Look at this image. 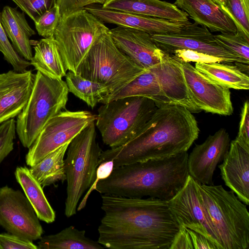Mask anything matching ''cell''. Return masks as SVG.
<instances>
[{
	"label": "cell",
	"instance_id": "28",
	"mask_svg": "<svg viewBox=\"0 0 249 249\" xmlns=\"http://www.w3.org/2000/svg\"><path fill=\"white\" fill-rule=\"evenodd\" d=\"M70 143L55 149L29 168L31 174L43 188L66 180L64 156Z\"/></svg>",
	"mask_w": 249,
	"mask_h": 249
},
{
	"label": "cell",
	"instance_id": "24",
	"mask_svg": "<svg viewBox=\"0 0 249 249\" xmlns=\"http://www.w3.org/2000/svg\"><path fill=\"white\" fill-rule=\"evenodd\" d=\"M34 55L30 64L35 69L53 79L61 80L66 76L67 69L64 65L54 38H43L33 41Z\"/></svg>",
	"mask_w": 249,
	"mask_h": 249
},
{
	"label": "cell",
	"instance_id": "23",
	"mask_svg": "<svg viewBox=\"0 0 249 249\" xmlns=\"http://www.w3.org/2000/svg\"><path fill=\"white\" fill-rule=\"evenodd\" d=\"M0 20L5 34L15 50L30 61L33 56L30 38L36 33L29 25L24 13L7 5L0 13Z\"/></svg>",
	"mask_w": 249,
	"mask_h": 249
},
{
	"label": "cell",
	"instance_id": "21",
	"mask_svg": "<svg viewBox=\"0 0 249 249\" xmlns=\"http://www.w3.org/2000/svg\"><path fill=\"white\" fill-rule=\"evenodd\" d=\"M197 24L210 31L235 33L232 19L212 0H176L174 3Z\"/></svg>",
	"mask_w": 249,
	"mask_h": 249
},
{
	"label": "cell",
	"instance_id": "13",
	"mask_svg": "<svg viewBox=\"0 0 249 249\" xmlns=\"http://www.w3.org/2000/svg\"><path fill=\"white\" fill-rule=\"evenodd\" d=\"M157 47L171 53L177 49H188L224 58L230 63H249L220 45L205 27L189 22L178 33L151 35Z\"/></svg>",
	"mask_w": 249,
	"mask_h": 249
},
{
	"label": "cell",
	"instance_id": "31",
	"mask_svg": "<svg viewBox=\"0 0 249 249\" xmlns=\"http://www.w3.org/2000/svg\"><path fill=\"white\" fill-rule=\"evenodd\" d=\"M170 249H218L209 239L184 227L180 229Z\"/></svg>",
	"mask_w": 249,
	"mask_h": 249
},
{
	"label": "cell",
	"instance_id": "17",
	"mask_svg": "<svg viewBox=\"0 0 249 249\" xmlns=\"http://www.w3.org/2000/svg\"><path fill=\"white\" fill-rule=\"evenodd\" d=\"M109 32L116 46L134 63L146 70L160 63L163 53L144 31L131 28L117 26Z\"/></svg>",
	"mask_w": 249,
	"mask_h": 249
},
{
	"label": "cell",
	"instance_id": "40",
	"mask_svg": "<svg viewBox=\"0 0 249 249\" xmlns=\"http://www.w3.org/2000/svg\"><path fill=\"white\" fill-rule=\"evenodd\" d=\"M236 138L249 145V102L246 100L241 113L239 131Z\"/></svg>",
	"mask_w": 249,
	"mask_h": 249
},
{
	"label": "cell",
	"instance_id": "37",
	"mask_svg": "<svg viewBox=\"0 0 249 249\" xmlns=\"http://www.w3.org/2000/svg\"><path fill=\"white\" fill-rule=\"evenodd\" d=\"M171 53L182 61L189 63H230L222 58L188 49H177L172 51Z\"/></svg>",
	"mask_w": 249,
	"mask_h": 249
},
{
	"label": "cell",
	"instance_id": "41",
	"mask_svg": "<svg viewBox=\"0 0 249 249\" xmlns=\"http://www.w3.org/2000/svg\"><path fill=\"white\" fill-rule=\"evenodd\" d=\"M113 169L112 160L106 161L100 163L97 169L96 178L90 188L94 186L100 179H103L108 177Z\"/></svg>",
	"mask_w": 249,
	"mask_h": 249
},
{
	"label": "cell",
	"instance_id": "18",
	"mask_svg": "<svg viewBox=\"0 0 249 249\" xmlns=\"http://www.w3.org/2000/svg\"><path fill=\"white\" fill-rule=\"evenodd\" d=\"M84 9L104 23L113 24L146 32L150 35H169L179 33L189 22L177 21L91 6Z\"/></svg>",
	"mask_w": 249,
	"mask_h": 249
},
{
	"label": "cell",
	"instance_id": "29",
	"mask_svg": "<svg viewBox=\"0 0 249 249\" xmlns=\"http://www.w3.org/2000/svg\"><path fill=\"white\" fill-rule=\"evenodd\" d=\"M65 77L69 92L92 108L98 103H101L110 94L105 85L86 79L77 73L69 71Z\"/></svg>",
	"mask_w": 249,
	"mask_h": 249
},
{
	"label": "cell",
	"instance_id": "26",
	"mask_svg": "<svg viewBox=\"0 0 249 249\" xmlns=\"http://www.w3.org/2000/svg\"><path fill=\"white\" fill-rule=\"evenodd\" d=\"M196 63L195 67L209 79L228 89L248 90L249 77L243 72L237 62Z\"/></svg>",
	"mask_w": 249,
	"mask_h": 249
},
{
	"label": "cell",
	"instance_id": "7",
	"mask_svg": "<svg viewBox=\"0 0 249 249\" xmlns=\"http://www.w3.org/2000/svg\"><path fill=\"white\" fill-rule=\"evenodd\" d=\"M157 108L155 102L146 97L118 98L98 109L95 125L106 145L119 147L139 133Z\"/></svg>",
	"mask_w": 249,
	"mask_h": 249
},
{
	"label": "cell",
	"instance_id": "22",
	"mask_svg": "<svg viewBox=\"0 0 249 249\" xmlns=\"http://www.w3.org/2000/svg\"><path fill=\"white\" fill-rule=\"evenodd\" d=\"M102 7L177 21H188V14L174 4L160 0H106Z\"/></svg>",
	"mask_w": 249,
	"mask_h": 249
},
{
	"label": "cell",
	"instance_id": "25",
	"mask_svg": "<svg viewBox=\"0 0 249 249\" xmlns=\"http://www.w3.org/2000/svg\"><path fill=\"white\" fill-rule=\"evenodd\" d=\"M15 175L38 218L47 223L54 222L55 213L44 193L43 187L29 169L26 166L18 167Z\"/></svg>",
	"mask_w": 249,
	"mask_h": 249
},
{
	"label": "cell",
	"instance_id": "35",
	"mask_svg": "<svg viewBox=\"0 0 249 249\" xmlns=\"http://www.w3.org/2000/svg\"><path fill=\"white\" fill-rule=\"evenodd\" d=\"M34 22L56 4V0H12Z\"/></svg>",
	"mask_w": 249,
	"mask_h": 249
},
{
	"label": "cell",
	"instance_id": "36",
	"mask_svg": "<svg viewBox=\"0 0 249 249\" xmlns=\"http://www.w3.org/2000/svg\"><path fill=\"white\" fill-rule=\"evenodd\" d=\"M16 133L14 118L0 124V163L13 151Z\"/></svg>",
	"mask_w": 249,
	"mask_h": 249
},
{
	"label": "cell",
	"instance_id": "8",
	"mask_svg": "<svg viewBox=\"0 0 249 249\" xmlns=\"http://www.w3.org/2000/svg\"><path fill=\"white\" fill-rule=\"evenodd\" d=\"M95 122L70 142L64 160L67 197L64 213L70 217L77 213V205L85 192L94 183L102 152L96 141Z\"/></svg>",
	"mask_w": 249,
	"mask_h": 249
},
{
	"label": "cell",
	"instance_id": "1",
	"mask_svg": "<svg viewBox=\"0 0 249 249\" xmlns=\"http://www.w3.org/2000/svg\"><path fill=\"white\" fill-rule=\"evenodd\" d=\"M97 241L111 249H170L180 226L168 202L102 194Z\"/></svg>",
	"mask_w": 249,
	"mask_h": 249
},
{
	"label": "cell",
	"instance_id": "34",
	"mask_svg": "<svg viewBox=\"0 0 249 249\" xmlns=\"http://www.w3.org/2000/svg\"><path fill=\"white\" fill-rule=\"evenodd\" d=\"M61 18L59 8L56 4L34 22L38 35L44 38L53 36Z\"/></svg>",
	"mask_w": 249,
	"mask_h": 249
},
{
	"label": "cell",
	"instance_id": "42",
	"mask_svg": "<svg viewBox=\"0 0 249 249\" xmlns=\"http://www.w3.org/2000/svg\"><path fill=\"white\" fill-rule=\"evenodd\" d=\"M213 1H214L216 4L220 6L223 0H212Z\"/></svg>",
	"mask_w": 249,
	"mask_h": 249
},
{
	"label": "cell",
	"instance_id": "30",
	"mask_svg": "<svg viewBox=\"0 0 249 249\" xmlns=\"http://www.w3.org/2000/svg\"><path fill=\"white\" fill-rule=\"evenodd\" d=\"M219 6L233 21L237 31L249 40V0H223Z\"/></svg>",
	"mask_w": 249,
	"mask_h": 249
},
{
	"label": "cell",
	"instance_id": "38",
	"mask_svg": "<svg viewBox=\"0 0 249 249\" xmlns=\"http://www.w3.org/2000/svg\"><path fill=\"white\" fill-rule=\"evenodd\" d=\"M0 249H38L33 241L10 233H0Z\"/></svg>",
	"mask_w": 249,
	"mask_h": 249
},
{
	"label": "cell",
	"instance_id": "33",
	"mask_svg": "<svg viewBox=\"0 0 249 249\" xmlns=\"http://www.w3.org/2000/svg\"><path fill=\"white\" fill-rule=\"evenodd\" d=\"M0 52L3 58L18 72H23L29 67L30 62L21 56L9 40L2 25L0 13Z\"/></svg>",
	"mask_w": 249,
	"mask_h": 249
},
{
	"label": "cell",
	"instance_id": "5",
	"mask_svg": "<svg viewBox=\"0 0 249 249\" xmlns=\"http://www.w3.org/2000/svg\"><path fill=\"white\" fill-rule=\"evenodd\" d=\"M201 202L211 218L222 249H249V213L247 205L221 185L196 181Z\"/></svg>",
	"mask_w": 249,
	"mask_h": 249
},
{
	"label": "cell",
	"instance_id": "9",
	"mask_svg": "<svg viewBox=\"0 0 249 249\" xmlns=\"http://www.w3.org/2000/svg\"><path fill=\"white\" fill-rule=\"evenodd\" d=\"M109 30L94 42L76 73L106 86L108 95L122 89L145 70L119 50Z\"/></svg>",
	"mask_w": 249,
	"mask_h": 249
},
{
	"label": "cell",
	"instance_id": "27",
	"mask_svg": "<svg viewBox=\"0 0 249 249\" xmlns=\"http://www.w3.org/2000/svg\"><path fill=\"white\" fill-rule=\"evenodd\" d=\"M38 249H100L104 247L86 236L85 230L70 226L60 232L42 236Z\"/></svg>",
	"mask_w": 249,
	"mask_h": 249
},
{
	"label": "cell",
	"instance_id": "12",
	"mask_svg": "<svg viewBox=\"0 0 249 249\" xmlns=\"http://www.w3.org/2000/svg\"><path fill=\"white\" fill-rule=\"evenodd\" d=\"M0 225L9 233L31 241L39 239L43 233L25 195L8 186L0 188Z\"/></svg>",
	"mask_w": 249,
	"mask_h": 249
},
{
	"label": "cell",
	"instance_id": "15",
	"mask_svg": "<svg viewBox=\"0 0 249 249\" xmlns=\"http://www.w3.org/2000/svg\"><path fill=\"white\" fill-rule=\"evenodd\" d=\"M167 202L180 227L200 233L222 249L211 218L199 198L196 180L192 177L189 175L183 187Z\"/></svg>",
	"mask_w": 249,
	"mask_h": 249
},
{
	"label": "cell",
	"instance_id": "4",
	"mask_svg": "<svg viewBox=\"0 0 249 249\" xmlns=\"http://www.w3.org/2000/svg\"><path fill=\"white\" fill-rule=\"evenodd\" d=\"M158 64L145 70L122 89L107 96L102 103L129 96H141L153 101L157 107L177 105L192 113L201 110L192 100L182 71L172 53L163 51Z\"/></svg>",
	"mask_w": 249,
	"mask_h": 249
},
{
	"label": "cell",
	"instance_id": "11",
	"mask_svg": "<svg viewBox=\"0 0 249 249\" xmlns=\"http://www.w3.org/2000/svg\"><path fill=\"white\" fill-rule=\"evenodd\" d=\"M96 119V115L89 111L66 109L53 116L28 148L25 156L27 165L34 166L50 153L71 142Z\"/></svg>",
	"mask_w": 249,
	"mask_h": 249
},
{
	"label": "cell",
	"instance_id": "32",
	"mask_svg": "<svg viewBox=\"0 0 249 249\" xmlns=\"http://www.w3.org/2000/svg\"><path fill=\"white\" fill-rule=\"evenodd\" d=\"M214 37L220 45L249 63V40L240 32L220 33Z\"/></svg>",
	"mask_w": 249,
	"mask_h": 249
},
{
	"label": "cell",
	"instance_id": "10",
	"mask_svg": "<svg viewBox=\"0 0 249 249\" xmlns=\"http://www.w3.org/2000/svg\"><path fill=\"white\" fill-rule=\"evenodd\" d=\"M108 30L85 9L61 16L53 37L67 70L76 73L93 44Z\"/></svg>",
	"mask_w": 249,
	"mask_h": 249
},
{
	"label": "cell",
	"instance_id": "3",
	"mask_svg": "<svg viewBox=\"0 0 249 249\" xmlns=\"http://www.w3.org/2000/svg\"><path fill=\"white\" fill-rule=\"evenodd\" d=\"M187 151L113 168L94 189L102 194L168 201L183 187L189 176Z\"/></svg>",
	"mask_w": 249,
	"mask_h": 249
},
{
	"label": "cell",
	"instance_id": "2",
	"mask_svg": "<svg viewBox=\"0 0 249 249\" xmlns=\"http://www.w3.org/2000/svg\"><path fill=\"white\" fill-rule=\"evenodd\" d=\"M199 133L196 118L187 108L177 105H163L157 108L133 139L124 145L102 151L99 165L112 160L115 168L170 157L188 151Z\"/></svg>",
	"mask_w": 249,
	"mask_h": 249
},
{
	"label": "cell",
	"instance_id": "14",
	"mask_svg": "<svg viewBox=\"0 0 249 249\" xmlns=\"http://www.w3.org/2000/svg\"><path fill=\"white\" fill-rule=\"evenodd\" d=\"M172 55L182 71L192 100L201 110L226 116L232 114L229 89L213 82L190 63Z\"/></svg>",
	"mask_w": 249,
	"mask_h": 249
},
{
	"label": "cell",
	"instance_id": "6",
	"mask_svg": "<svg viewBox=\"0 0 249 249\" xmlns=\"http://www.w3.org/2000/svg\"><path fill=\"white\" fill-rule=\"evenodd\" d=\"M69 92L65 81L37 71L27 103L16 121V133L23 147L29 148L48 121L66 109Z\"/></svg>",
	"mask_w": 249,
	"mask_h": 249
},
{
	"label": "cell",
	"instance_id": "16",
	"mask_svg": "<svg viewBox=\"0 0 249 249\" xmlns=\"http://www.w3.org/2000/svg\"><path fill=\"white\" fill-rule=\"evenodd\" d=\"M230 138L220 128L202 143L196 144L188 155L189 175L204 185H213V176L218 164L222 162L229 149Z\"/></svg>",
	"mask_w": 249,
	"mask_h": 249
},
{
	"label": "cell",
	"instance_id": "20",
	"mask_svg": "<svg viewBox=\"0 0 249 249\" xmlns=\"http://www.w3.org/2000/svg\"><path fill=\"white\" fill-rule=\"evenodd\" d=\"M225 185L249 205V145L236 138L230 142L222 163L218 166Z\"/></svg>",
	"mask_w": 249,
	"mask_h": 249
},
{
	"label": "cell",
	"instance_id": "19",
	"mask_svg": "<svg viewBox=\"0 0 249 249\" xmlns=\"http://www.w3.org/2000/svg\"><path fill=\"white\" fill-rule=\"evenodd\" d=\"M35 74L31 71L0 74V124L17 117L26 105Z\"/></svg>",
	"mask_w": 249,
	"mask_h": 249
},
{
	"label": "cell",
	"instance_id": "39",
	"mask_svg": "<svg viewBox=\"0 0 249 249\" xmlns=\"http://www.w3.org/2000/svg\"><path fill=\"white\" fill-rule=\"evenodd\" d=\"M106 0H56L61 16L68 15L93 4H103Z\"/></svg>",
	"mask_w": 249,
	"mask_h": 249
}]
</instances>
